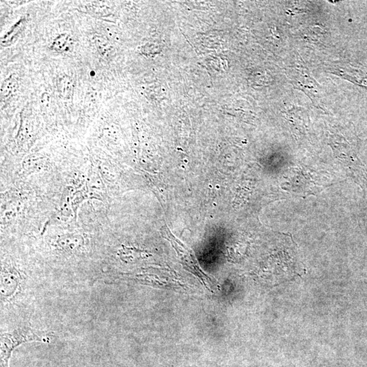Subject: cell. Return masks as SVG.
<instances>
[{
	"label": "cell",
	"mask_w": 367,
	"mask_h": 367,
	"mask_svg": "<svg viewBox=\"0 0 367 367\" xmlns=\"http://www.w3.org/2000/svg\"><path fill=\"white\" fill-rule=\"evenodd\" d=\"M41 340L35 334L29 332L19 331L17 337L7 334L1 337V367H8V361L13 349L22 342L31 340Z\"/></svg>",
	"instance_id": "cell-1"
},
{
	"label": "cell",
	"mask_w": 367,
	"mask_h": 367,
	"mask_svg": "<svg viewBox=\"0 0 367 367\" xmlns=\"http://www.w3.org/2000/svg\"><path fill=\"white\" fill-rule=\"evenodd\" d=\"M27 18L22 17L1 38V46L8 47L15 43L27 23Z\"/></svg>",
	"instance_id": "cell-2"
},
{
	"label": "cell",
	"mask_w": 367,
	"mask_h": 367,
	"mask_svg": "<svg viewBox=\"0 0 367 367\" xmlns=\"http://www.w3.org/2000/svg\"><path fill=\"white\" fill-rule=\"evenodd\" d=\"M57 87L59 95L64 99H69L72 96L74 83L72 78L67 76L59 78L57 83Z\"/></svg>",
	"instance_id": "cell-3"
},
{
	"label": "cell",
	"mask_w": 367,
	"mask_h": 367,
	"mask_svg": "<svg viewBox=\"0 0 367 367\" xmlns=\"http://www.w3.org/2000/svg\"><path fill=\"white\" fill-rule=\"evenodd\" d=\"M70 37L67 34H62L57 36L50 45V48L52 50L58 53H65L69 50L70 46Z\"/></svg>",
	"instance_id": "cell-4"
},
{
	"label": "cell",
	"mask_w": 367,
	"mask_h": 367,
	"mask_svg": "<svg viewBox=\"0 0 367 367\" xmlns=\"http://www.w3.org/2000/svg\"><path fill=\"white\" fill-rule=\"evenodd\" d=\"M17 86V81L13 76L6 78L1 86V100L6 102L13 96Z\"/></svg>",
	"instance_id": "cell-5"
},
{
	"label": "cell",
	"mask_w": 367,
	"mask_h": 367,
	"mask_svg": "<svg viewBox=\"0 0 367 367\" xmlns=\"http://www.w3.org/2000/svg\"><path fill=\"white\" fill-rule=\"evenodd\" d=\"M95 43L100 55L104 57H107L108 50L107 41H105L104 38H99L95 40Z\"/></svg>",
	"instance_id": "cell-6"
},
{
	"label": "cell",
	"mask_w": 367,
	"mask_h": 367,
	"mask_svg": "<svg viewBox=\"0 0 367 367\" xmlns=\"http://www.w3.org/2000/svg\"><path fill=\"white\" fill-rule=\"evenodd\" d=\"M105 6H101L100 5L94 4L93 6H89L86 9L88 10L89 13L95 14V16H100L101 17H106V13L107 14V9Z\"/></svg>",
	"instance_id": "cell-7"
},
{
	"label": "cell",
	"mask_w": 367,
	"mask_h": 367,
	"mask_svg": "<svg viewBox=\"0 0 367 367\" xmlns=\"http://www.w3.org/2000/svg\"><path fill=\"white\" fill-rule=\"evenodd\" d=\"M27 2L25 1H8V4L10 6L13 7V8H17V7L22 6V5L25 4Z\"/></svg>",
	"instance_id": "cell-8"
}]
</instances>
